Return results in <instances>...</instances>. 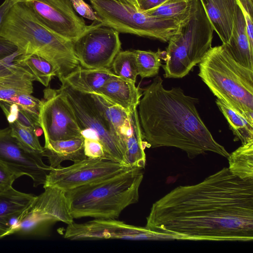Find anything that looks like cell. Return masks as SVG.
Returning a JSON list of instances; mask_svg holds the SVG:
<instances>
[{"instance_id":"obj_1","label":"cell","mask_w":253,"mask_h":253,"mask_svg":"<svg viewBox=\"0 0 253 253\" xmlns=\"http://www.w3.org/2000/svg\"><path fill=\"white\" fill-rule=\"evenodd\" d=\"M145 227L176 240L252 241L253 179L225 167L197 184L179 186L152 205Z\"/></svg>"},{"instance_id":"obj_2","label":"cell","mask_w":253,"mask_h":253,"mask_svg":"<svg viewBox=\"0 0 253 253\" xmlns=\"http://www.w3.org/2000/svg\"><path fill=\"white\" fill-rule=\"evenodd\" d=\"M160 76L146 87L138 104V118L147 147H173L192 159L207 152L227 158L229 153L213 138L197 109V98L180 87L166 89Z\"/></svg>"},{"instance_id":"obj_3","label":"cell","mask_w":253,"mask_h":253,"mask_svg":"<svg viewBox=\"0 0 253 253\" xmlns=\"http://www.w3.org/2000/svg\"><path fill=\"white\" fill-rule=\"evenodd\" d=\"M0 36L17 48L20 55H36L55 68L59 80L80 65L73 42L61 37L42 24L22 1L10 10L0 30Z\"/></svg>"},{"instance_id":"obj_4","label":"cell","mask_w":253,"mask_h":253,"mask_svg":"<svg viewBox=\"0 0 253 253\" xmlns=\"http://www.w3.org/2000/svg\"><path fill=\"white\" fill-rule=\"evenodd\" d=\"M143 169L135 168L65 192L71 215L74 219L118 218L126 207L138 201Z\"/></svg>"},{"instance_id":"obj_5","label":"cell","mask_w":253,"mask_h":253,"mask_svg":"<svg viewBox=\"0 0 253 253\" xmlns=\"http://www.w3.org/2000/svg\"><path fill=\"white\" fill-rule=\"evenodd\" d=\"M198 64V76L213 94L253 123V70L236 61L223 44L211 47Z\"/></svg>"},{"instance_id":"obj_6","label":"cell","mask_w":253,"mask_h":253,"mask_svg":"<svg viewBox=\"0 0 253 253\" xmlns=\"http://www.w3.org/2000/svg\"><path fill=\"white\" fill-rule=\"evenodd\" d=\"M190 10L178 33L168 42L165 64L166 78H182L198 64L211 48L214 29L200 0H190Z\"/></svg>"},{"instance_id":"obj_7","label":"cell","mask_w":253,"mask_h":253,"mask_svg":"<svg viewBox=\"0 0 253 253\" xmlns=\"http://www.w3.org/2000/svg\"><path fill=\"white\" fill-rule=\"evenodd\" d=\"M101 25L119 33L168 42L178 33L182 22L157 17L117 0H89Z\"/></svg>"},{"instance_id":"obj_8","label":"cell","mask_w":253,"mask_h":253,"mask_svg":"<svg viewBox=\"0 0 253 253\" xmlns=\"http://www.w3.org/2000/svg\"><path fill=\"white\" fill-rule=\"evenodd\" d=\"M60 82V89L74 112L83 136L100 142L103 148V159L126 165L125 148L121 138L91 94L78 91L64 81Z\"/></svg>"},{"instance_id":"obj_9","label":"cell","mask_w":253,"mask_h":253,"mask_svg":"<svg viewBox=\"0 0 253 253\" xmlns=\"http://www.w3.org/2000/svg\"><path fill=\"white\" fill-rule=\"evenodd\" d=\"M43 188L44 191L36 196L11 234H42L57 222L67 225L74 222L69 211L65 192L54 187Z\"/></svg>"},{"instance_id":"obj_10","label":"cell","mask_w":253,"mask_h":253,"mask_svg":"<svg viewBox=\"0 0 253 253\" xmlns=\"http://www.w3.org/2000/svg\"><path fill=\"white\" fill-rule=\"evenodd\" d=\"M135 168L108 159L87 158L68 167L51 169L43 187H54L65 192Z\"/></svg>"},{"instance_id":"obj_11","label":"cell","mask_w":253,"mask_h":253,"mask_svg":"<svg viewBox=\"0 0 253 253\" xmlns=\"http://www.w3.org/2000/svg\"><path fill=\"white\" fill-rule=\"evenodd\" d=\"M73 48L82 67L111 70L121 48L119 32L93 22L86 31L73 42Z\"/></svg>"},{"instance_id":"obj_12","label":"cell","mask_w":253,"mask_h":253,"mask_svg":"<svg viewBox=\"0 0 253 253\" xmlns=\"http://www.w3.org/2000/svg\"><path fill=\"white\" fill-rule=\"evenodd\" d=\"M64 237L72 241L174 240L171 236L158 233L145 227L128 224L116 219L98 218L84 223L73 222L68 224Z\"/></svg>"},{"instance_id":"obj_13","label":"cell","mask_w":253,"mask_h":253,"mask_svg":"<svg viewBox=\"0 0 253 253\" xmlns=\"http://www.w3.org/2000/svg\"><path fill=\"white\" fill-rule=\"evenodd\" d=\"M43 92L39 121L45 142L83 136L74 112L60 88H47Z\"/></svg>"},{"instance_id":"obj_14","label":"cell","mask_w":253,"mask_h":253,"mask_svg":"<svg viewBox=\"0 0 253 253\" xmlns=\"http://www.w3.org/2000/svg\"><path fill=\"white\" fill-rule=\"evenodd\" d=\"M50 30L74 42L91 26L76 13L69 0H20Z\"/></svg>"},{"instance_id":"obj_15","label":"cell","mask_w":253,"mask_h":253,"mask_svg":"<svg viewBox=\"0 0 253 253\" xmlns=\"http://www.w3.org/2000/svg\"><path fill=\"white\" fill-rule=\"evenodd\" d=\"M42 157L25 149L12 136L9 126L0 129V161L20 177L29 176L34 187L44 185L52 169Z\"/></svg>"},{"instance_id":"obj_16","label":"cell","mask_w":253,"mask_h":253,"mask_svg":"<svg viewBox=\"0 0 253 253\" xmlns=\"http://www.w3.org/2000/svg\"><path fill=\"white\" fill-rule=\"evenodd\" d=\"M35 197L13 187L0 193V239L11 235Z\"/></svg>"},{"instance_id":"obj_17","label":"cell","mask_w":253,"mask_h":253,"mask_svg":"<svg viewBox=\"0 0 253 253\" xmlns=\"http://www.w3.org/2000/svg\"><path fill=\"white\" fill-rule=\"evenodd\" d=\"M222 44L230 38L237 6L236 0H200Z\"/></svg>"},{"instance_id":"obj_18","label":"cell","mask_w":253,"mask_h":253,"mask_svg":"<svg viewBox=\"0 0 253 253\" xmlns=\"http://www.w3.org/2000/svg\"><path fill=\"white\" fill-rule=\"evenodd\" d=\"M135 84L114 74L97 93L129 112L137 108L142 95Z\"/></svg>"},{"instance_id":"obj_19","label":"cell","mask_w":253,"mask_h":253,"mask_svg":"<svg viewBox=\"0 0 253 253\" xmlns=\"http://www.w3.org/2000/svg\"><path fill=\"white\" fill-rule=\"evenodd\" d=\"M223 44L236 61L253 70V47L251 45L244 18L238 4L230 38L227 43Z\"/></svg>"},{"instance_id":"obj_20","label":"cell","mask_w":253,"mask_h":253,"mask_svg":"<svg viewBox=\"0 0 253 253\" xmlns=\"http://www.w3.org/2000/svg\"><path fill=\"white\" fill-rule=\"evenodd\" d=\"M84 137L45 142L43 157H46L52 168L60 167L64 161L75 162L87 158L84 151Z\"/></svg>"},{"instance_id":"obj_21","label":"cell","mask_w":253,"mask_h":253,"mask_svg":"<svg viewBox=\"0 0 253 253\" xmlns=\"http://www.w3.org/2000/svg\"><path fill=\"white\" fill-rule=\"evenodd\" d=\"M114 74L111 70L86 68L80 65L60 81H64L80 92L96 93Z\"/></svg>"},{"instance_id":"obj_22","label":"cell","mask_w":253,"mask_h":253,"mask_svg":"<svg viewBox=\"0 0 253 253\" xmlns=\"http://www.w3.org/2000/svg\"><path fill=\"white\" fill-rule=\"evenodd\" d=\"M128 121L129 127L125 140V164L144 169L146 161L145 146L137 108L128 112Z\"/></svg>"},{"instance_id":"obj_23","label":"cell","mask_w":253,"mask_h":253,"mask_svg":"<svg viewBox=\"0 0 253 253\" xmlns=\"http://www.w3.org/2000/svg\"><path fill=\"white\" fill-rule=\"evenodd\" d=\"M34 81L32 74L20 63L14 70L0 73V100L8 102L20 94H32Z\"/></svg>"},{"instance_id":"obj_24","label":"cell","mask_w":253,"mask_h":253,"mask_svg":"<svg viewBox=\"0 0 253 253\" xmlns=\"http://www.w3.org/2000/svg\"><path fill=\"white\" fill-rule=\"evenodd\" d=\"M91 95L106 119L117 131L126 151V137L129 127L128 112L99 93Z\"/></svg>"},{"instance_id":"obj_25","label":"cell","mask_w":253,"mask_h":253,"mask_svg":"<svg viewBox=\"0 0 253 253\" xmlns=\"http://www.w3.org/2000/svg\"><path fill=\"white\" fill-rule=\"evenodd\" d=\"M215 103L237 140H240L244 144L253 140V123L223 101L216 98Z\"/></svg>"},{"instance_id":"obj_26","label":"cell","mask_w":253,"mask_h":253,"mask_svg":"<svg viewBox=\"0 0 253 253\" xmlns=\"http://www.w3.org/2000/svg\"><path fill=\"white\" fill-rule=\"evenodd\" d=\"M227 159L228 168L233 174L245 180L253 179V140L242 144Z\"/></svg>"},{"instance_id":"obj_27","label":"cell","mask_w":253,"mask_h":253,"mask_svg":"<svg viewBox=\"0 0 253 253\" xmlns=\"http://www.w3.org/2000/svg\"><path fill=\"white\" fill-rule=\"evenodd\" d=\"M16 61L25 66L37 81L47 86L57 72L54 66L46 59L36 55H19Z\"/></svg>"},{"instance_id":"obj_28","label":"cell","mask_w":253,"mask_h":253,"mask_svg":"<svg viewBox=\"0 0 253 253\" xmlns=\"http://www.w3.org/2000/svg\"><path fill=\"white\" fill-rule=\"evenodd\" d=\"M190 10V0H167L161 5L144 12L151 16L183 22L188 18Z\"/></svg>"},{"instance_id":"obj_29","label":"cell","mask_w":253,"mask_h":253,"mask_svg":"<svg viewBox=\"0 0 253 253\" xmlns=\"http://www.w3.org/2000/svg\"><path fill=\"white\" fill-rule=\"evenodd\" d=\"M138 75L142 78L152 77L157 75L162 66L161 58L164 51L160 49L156 52L151 50H134Z\"/></svg>"},{"instance_id":"obj_30","label":"cell","mask_w":253,"mask_h":253,"mask_svg":"<svg viewBox=\"0 0 253 253\" xmlns=\"http://www.w3.org/2000/svg\"><path fill=\"white\" fill-rule=\"evenodd\" d=\"M9 125L12 136L25 149L42 156L43 147L40 144L36 130L23 125L17 120Z\"/></svg>"},{"instance_id":"obj_31","label":"cell","mask_w":253,"mask_h":253,"mask_svg":"<svg viewBox=\"0 0 253 253\" xmlns=\"http://www.w3.org/2000/svg\"><path fill=\"white\" fill-rule=\"evenodd\" d=\"M112 69L116 75L135 83L138 73L134 50L120 51L113 60Z\"/></svg>"},{"instance_id":"obj_32","label":"cell","mask_w":253,"mask_h":253,"mask_svg":"<svg viewBox=\"0 0 253 253\" xmlns=\"http://www.w3.org/2000/svg\"><path fill=\"white\" fill-rule=\"evenodd\" d=\"M7 102L13 103L21 109L39 117L42 101L34 97L31 94L19 95Z\"/></svg>"},{"instance_id":"obj_33","label":"cell","mask_w":253,"mask_h":253,"mask_svg":"<svg viewBox=\"0 0 253 253\" xmlns=\"http://www.w3.org/2000/svg\"><path fill=\"white\" fill-rule=\"evenodd\" d=\"M84 151L87 158L103 159V148L100 142L95 139L84 138Z\"/></svg>"},{"instance_id":"obj_34","label":"cell","mask_w":253,"mask_h":253,"mask_svg":"<svg viewBox=\"0 0 253 253\" xmlns=\"http://www.w3.org/2000/svg\"><path fill=\"white\" fill-rule=\"evenodd\" d=\"M74 9L81 17L93 22H99L98 18L91 6L84 0H69Z\"/></svg>"},{"instance_id":"obj_35","label":"cell","mask_w":253,"mask_h":253,"mask_svg":"<svg viewBox=\"0 0 253 253\" xmlns=\"http://www.w3.org/2000/svg\"><path fill=\"white\" fill-rule=\"evenodd\" d=\"M19 177L0 161V193L12 187L14 181Z\"/></svg>"},{"instance_id":"obj_36","label":"cell","mask_w":253,"mask_h":253,"mask_svg":"<svg viewBox=\"0 0 253 253\" xmlns=\"http://www.w3.org/2000/svg\"><path fill=\"white\" fill-rule=\"evenodd\" d=\"M0 106L4 113L9 124L16 120L19 109L18 105L13 103L0 100Z\"/></svg>"},{"instance_id":"obj_37","label":"cell","mask_w":253,"mask_h":253,"mask_svg":"<svg viewBox=\"0 0 253 253\" xmlns=\"http://www.w3.org/2000/svg\"><path fill=\"white\" fill-rule=\"evenodd\" d=\"M17 51V48L15 45L0 36V60L11 56Z\"/></svg>"},{"instance_id":"obj_38","label":"cell","mask_w":253,"mask_h":253,"mask_svg":"<svg viewBox=\"0 0 253 253\" xmlns=\"http://www.w3.org/2000/svg\"><path fill=\"white\" fill-rule=\"evenodd\" d=\"M20 0H4L0 5V30L12 7Z\"/></svg>"},{"instance_id":"obj_39","label":"cell","mask_w":253,"mask_h":253,"mask_svg":"<svg viewBox=\"0 0 253 253\" xmlns=\"http://www.w3.org/2000/svg\"><path fill=\"white\" fill-rule=\"evenodd\" d=\"M167 0H137L138 9L140 10L145 11L154 8Z\"/></svg>"},{"instance_id":"obj_40","label":"cell","mask_w":253,"mask_h":253,"mask_svg":"<svg viewBox=\"0 0 253 253\" xmlns=\"http://www.w3.org/2000/svg\"><path fill=\"white\" fill-rule=\"evenodd\" d=\"M123 3L129 4L138 8L137 0H117Z\"/></svg>"}]
</instances>
